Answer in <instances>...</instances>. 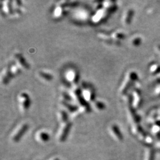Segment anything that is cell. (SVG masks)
Segmentation results:
<instances>
[{"label": "cell", "mask_w": 160, "mask_h": 160, "mask_svg": "<svg viewBox=\"0 0 160 160\" xmlns=\"http://www.w3.org/2000/svg\"><path fill=\"white\" fill-rule=\"evenodd\" d=\"M59 117L62 124L68 122V115L65 110H61L59 112Z\"/></svg>", "instance_id": "cell-18"}, {"label": "cell", "mask_w": 160, "mask_h": 160, "mask_svg": "<svg viewBox=\"0 0 160 160\" xmlns=\"http://www.w3.org/2000/svg\"><path fill=\"white\" fill-rule=\"evenodd\" d=\"M82 95L84 100L88 102H95V93L93 87L90 85H88L86 83L82 84Z\"/></svg>", "instance_id": "cell-1"}, {"label": "cell", "mask_w": 160, "mask_h": 160, "mask_svg": "<svg viewBox=\"0 0 160 160\" xmlns=\"http://www.w3.org/2000/svg\"><path fill=\"white\" fill-rule=\"evenodd\" d=\"M65 78L66 80L72 85V86H77L80 78L79 73L75 69H70L66 73Z\"/></svg>", "instance_id": "cell-3"}, {"label": "cell", "mask_w": 160, "mask_h": 160, "mask_svg": "<svg viewBox=\"0 0 160 160\" xmlns=\"http://www.w3.org/2000/svg\"><path fill=\"white\" fill-rule=\"evenodd\" d=\"M61 104L64 107V109H65L66 112L67 111L69 113H71L72 114L74 113H75V112H77L78 110V107L71 104L70 102L61 101Z\"/></svg>", "instance_id": "cell-11"}, {"label": "cell", "mask_w": 160, "mask_h": 160, "mask_svg": "<svg viewBox=\"0 0 160 160\" xmlns=\"http://www.w3.org/2000/svg\"><path fill=\"white\" fill-rule=\"evenodd\" d=\"M71 99H73L71 97L69 93H67L66 92H62L61 93V101L70 102Z\"/></svg>", "instance_id": "cell-24"}, {"label": "cell", "mask_w": 160, "mask_h": 160, "mask_svg": "<svg viewBox=\"0 0 160 160\" xmlns=\"http://www.w3.org/2000/svg\"><path fill=\"white\" fill-rule=\"evenodd\" d=\"M12 6L13 8V12L15 15L18 16L22 15V11H21V6H22V2L20 1H12Z\"/></svg>", "instance_id": "cell-15"}, {"label": "cell", "mask_w": 160, "mask_h": 160, "mask_svg": "<svg viewBox=\"0 0 160 160\" xmlns=\"http://www.w3.org/2000/svg\"><path fill=\"white\" fill-rule=\"evenodd\" d=\"M15 58L16 64L19 66L22 69H29L30 66L29 64L27 62L26 59L23 57L21 53H17L15 55Z\"/></svg>", "instance_id": "cell-9"}, {"label": "cell", "mask_w": 160, "mask_h": 160, "mask_svg": "<svg viewBox=\"0 0 160 160\" xmlns=\"http://www.w3.org/2000/svg\"><path fill=\"white\" fill-rule=\"evenodd\" d=\"M112 37L116 42L117 44H119L120 43V40L124 39V34H122V33L115 32V33H113L112 34Z\"/></svg>", "instance_id": "cell-22"}, {"label": "cell", "mask_w": 160, "mask_h": 160, "mask_svg": "<svg viewBox=\"0 0 160 160\" xmlns=\"http://www.w3.org/2000/svg\"><path fill=\"white\" fill-rule=\"evenodd\" d=\"M39 76L42 80H44L46 81H50L53 79V76L51 75V74L44 72V71L39 72Z\"/></svg>", "instance_id": "cell-19"}, {"label": "cell", "mask_w": 160, "mask_h": 160, "mask_svg": "<svg viewBox=\"0 0 160 160\" xmlns=\"http://www.w3.org/2000/svg\"><path fill=\"white\" fill-rule=\"evenodd\" d=\"M111 131L112 133L115 135V137L119 141H122L124 139V137L122 134L121 131H120L119 128L116 124H113L111 126Z\"/></svg>", "instance_id": "cell-13"}, {"label": "cell", "mask_w": 160, "mask_h": 160, "mask_svg": "<svg viewBox=\"0 0 160 160\" xmlns=\"http://www.w3.org/2000/svg\"><path fill=\"white\" fill-rule=\"evenodd\" d=\"M93 107L95 109L101 111L105 109V104L101 101L95 100V102H93Z\"/></svg>", "instance_id": "cell-20"}, {"label": "cell", "mask_w": 160, "mask_h": 160, "mask_svg": "<svg viewBox=\"0 0 160 160\" xmlns=\"http://www.w3.org/2000/svg\"><path fill=\"white\" fill-rule=\"evenodd\" d=\"M154 151H150V154H149V160H154Z\"/></svg>", "instance_id": "cell-25"}, {"label": "cell", "mask_w": 160, "mask_h": 160, "mask_svg": "<svg viewBox=\"0 0 160 160\" xmlns=\"http://www.w3.org/2000/svg\"><path fill=\"white\" fill-rule=\"evenodd\" d=\"M137 79V75L136 74L133 72L130 73L127 76L125 81L124 82L122 87L120 88V93L124 95L125 94L128 90L130 88L131 86L132 85L134 81Z\"/></svg>", "instance_id": "cell-4"}, {"label": "cell", "mask_w": 160, "mask_h": 160, "mask_svg": "<svg viewBox=\"0 0 160 160\" xmlns=\"http://www.w3.org/2000/svg\"><path fill=\"white\" fill-rule=\"evenodd\" d=\"M111 13L107 9L102 8L97 10L96 13L92 17V20L95 23H99L104 21Z\"/></svg>", "instance_id": "cell-5"}, {"label": "cell", "mask_w": 160, "mask_h": 160, "mask_svg": "<svg viewBox=\"0 0 160 160\" xmlns=\"http://www.w3.org/2000/svg\"><path fill=\"white\" fill-rule=\"evenodd\" d=\"M18 103L20 109L22 112H26L29 109L30 104H31V100L30 98L29 95L26 93L23 92L18 95Z\"/></svg>", "instance_id": "cell-2"}, {"label": "cell", "mask_w": 160, "mask_h": 160, "mask_svg": "<svg viewBox=\"0 0 160 160\" xmlns=\"http://www.w3.org/2000/svg\"><path fill=\"white\" fill-rule=\"evenodd\" d=\"M103 8L109 11L110 13H113L115 10H116V6L113 1H104L103 2Z\"/></svg>", "instance_id": "cell-14"}, {"label": "cell", "mask_w": 160, "mask_h": 160, "mask_svg": "<svg viewBox=\"0 0 160 160\" xmlns=\"http://www.w3.org/2000/svg\"><path fill=\"white\" fill-rule=\"evenodd\" d=\"M67 13L68 12L66 10L65 7L58 4L53 10V16L55 19H61L64 17L67 14Z\"/></svg>", "instance_id": "cell-10"}, {"label": "cell", "mask_w": 160, "mask_h": 160, "mask_svg": "<svg viewBox=\"0 0 160 160\" xmlns=\"http://www.w3.org/2000/svg\"><path fill=\"white\" fill-rule=\"evenodd\" d=\"M133 16V11L132 10H128L124 15L123 21L125 24H129Z\"/></svg>", "instance_id": "cell-16"}, {"label": "cell", "mask_w": 160, "mask_h": 160, "mask_svg": "<svg viewBox=\"0 0 160 160\" xmlns=\"http://www.w3.org/2000/svg\"><path fill=\"white\" fill-rule=\"evenodd\" d=\"M75 16H77L78 19H80V20H86L89 16V13L87 10H80L78 11L77 15H75Z\"/></svg>", "instance_id": "cell-21"}, {"label": "cell", "mask_w": 160, "mask_h": 160, "mask_svg": "<svg viewBox=\"0 0 160 160\" xmlns=\"http://www.w3.org/2000/svg\"><path fill=\"white\" fill-rule=\"evenodd\" d=\"M13 75L10 70V66H7L4 68L1 75V82L2 84H7L10 82Z\"/></svg>", "instance_id": "cell-8"}, {"label": "cell", "mask_w": 160, "mask_h": 160, "mask_svg": "<svg viewBox=\"0 0 160 160\" xmlns=\"http://www.w3.org/2000/svg\"><path fill=\"white\" fill-rule=\"evenodd\" d=\"M10 66V70L13 76H17L22 72V68L16 63L12 64Z\"/></svg>", "instance_id": "cell-17"}, {"label": "cell", "mask_w": 160, "mask_h": 160, "mask_svg": "<svg viewBox=\"0 0 160 160\" xmlns=\"http://www.w3.org/2000/svg\"><path fill=\"white\" fill-rule=\"evenodd\" d=\"M38 138L42 142H46L49 141L50 136L46 132H40L38 135Z\"/></svg>", "instance_id": "cell-23"}, {"label": "cell", "mask_w": 160, "mask_h": 160, "mask_svg": "<svg viewBox=\"0 0 160 160\" xmlns=\"http://www.w3.org/2000/svg\"><path fill=\"white\" fill-rule=\"evenodd\" d=\"M53 160H60L59 158H54Z\"/></svg>", "instance_id": "cell-27"}, {"label": "cell", "mask_w": 160, "mask_h": 160, "mask_svg": "<svg viewBox=\"0 0 160 160\" xmlns=\"http://www.w3.org/2000/svg\"><path fill=\"white\" fill-rule=\"evenodd\" d=\"M29 126L26 124H23L20 128L16 131L15 134L12 137V140L15 142H19L22 138L23 136L26 133V132L28 130Z\"/></svg>", "instance_id": "cell-7"}, {"label": "cell", "mask_w": 160, "mask_h": 160, "mask_svg": "<svg viewBox=\"0 0 160 160\" xmlns=\"http://www.w3.org/2000/svg\"><path fill=\"white\" fill-rule=\"evenodd\" d=\"M138 40L139 39H135V40H133L132 43L134 44L137 45V44H138V43H139Z\"/></svg>", "instance_id": "cell-26"}, {"label": "cell", "mask_w": 160, "mask_h": 160, "mask_svg": "<svg viewBox=\"0 0 160 160\" xmlns=\"http://www.w3.org/2000/svg\"><path fill=\"white\" fill-rule=\"evenodd\" d=\"M62 124L63 125L59 135V140L61 142L65 141L72 127V124L69 121Z\"/></svg>", "instance_id": "cell-6"}, {"label": "cell", "mask_w": 160, "mask_h": 160, "mask_svg": "<svg viewBox=\"0 0 160 160\" xmlns=\"http://www.w3.org/2000/svg\"><path fill=\"white\" fill-rule=\"evenodd\" d=\"M2 10L7 15H11L14 13L12 6V1H4L2 4Z\"/></svg>", "instance_id": "cell-12"}]
</instances>
